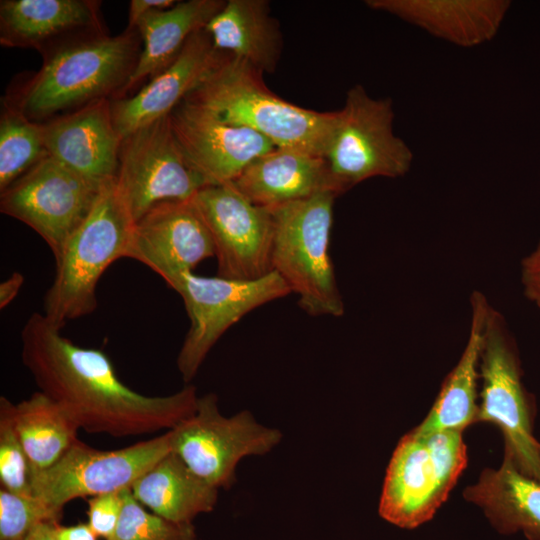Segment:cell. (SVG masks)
I'll return each mask as SVG.
<instances>
[{"mask_svg": "<svg viewBox=\"0 0 540 540\" xmlns=\"http://www.w3.org/2000/svg\"><path fill=\"white\" fill-rule=\"evenodd\" d=\"M21 360L39 391L62 406L80 429L113 437L171 430L196 409V388L146 396L126 386L109 357L74 344L40 312L21 330Z\"/></svg>", "mask_w": 540, "mask_h": 540, "instance_id": "6da1fadb", "label": "cell"}, {"mask_svg": "<svg viewBox=\"0 0 540 540\" xmlns=\"http://www.w3.org/2000/svg\"><path fill=\"white\" fill-rule=\"evenodd\" d=\"M140 41L135 29L116 36L87 34L58 43L42 53L40 69L6 100L41 123L120 95L139 59Z\"/></svg>", "mask_w": 540, "mask_h": 540, "instance_id": "7a4b0ae2", "label": "cell"}, {"mask_svg": "<svg viewBox=\"0 0 540 540\" xmlns=\"http://www.w3.org/2000/svg\"><path fill=\"white\" fill-rule=\"evenodd\" d=\"M262 76L244 61L225 54L184 100L228 124L259 133L275 147L324 157L337 111L318 112L292 104L269 90Z\"/></svg>", "mask_w": 540, "mask_h": 540, "instance_id": "3957f363", "label": "cell"}, {"mask_svg": "<svg viewBox=\"0 0 540 540\" xmlns=\"http://www.w3.org/2000/svg\"><path fill=\"white\" fill-rule=\"evenodd\" d=\"M135 223L115 179L106 183L55 261L56 274L43 300V315L52 324L62 329L96 309L97 284L113 262L126 258Z\"/></svg>", "mask_w": 540, "mask_h": 540, "instance_id": "277c9868", "label": "cell"}, {"mask_svg": "<svg viewBox=\"0 0 540 540\" xmlns=\"http://www.w3.org/2000/svg\"><path fill=\"white\" fill-rule=\"evenodd\" d=\"M337 196L322 192L269 208L273 218L272 271L298 296L311 316L341 317L344 302L329 256Z\"/></svg>", "mask_w": 540, "mask_h": 540, "instance_id": "5b68a950", "label": "cell"}, {"mask_svg": "<svg viewBox=\"0 0 540 540\" xmlns=\"http://www.w3.org/2000/svg\"><path fill=\"white\" fill-rule=\"evenodd\" d=\"M467 465L462 431H410L388 464L379 502L386 521L412 529L430 520Z\"/></svg>", "mask_w": 540, "mask_h": 540, "instance_id": "8992f818", "label": "cell"}, {"mask_svg": "<svg viewBox=\"0 0 540 540\" xmlns=\"http://www.w3.org/2000/svg\"><path fill=\"white\" fill-rule=\"evenodd\" d=\"M324 158L341 194L374 177L405 175L413 152L394 132L390 98H374L356 84L346 93Z\"/></svg>", "mask_w": 540, "mask_h": 540, "instance_id": "52a82bcc", "label": "cell"}, {"mask_svg": "<svg viewBox=\"0 0 540 540\" xmlns=\"http://www.w3.org/2000/svg\"><path fill=\"white\" fill-rule=\"evenodd\" d=\"M482 390L476 422H489L501 430L504 455L540 482V443L533 435L532 411L521 381L518 354L503 317L488 309L479 365Z\"/></svg>", "mask_w": 540, "mask_h": 540, "instance_id": "ba28073f", "label": "cell"}, {"mask_svg": "<svg viewBox=\"0 0 540 540\" xmlns=\"http://www.w3.org/2000/svg\"><path fill=\"white\" fill-rule=\"evenodd\" d=\"M168 431L171 451L218 489L235 483L242 458L264 455L282 438L279 430L259 424L249 411L223 416L214 393L199 397L195 412Z\"/></svg>", "mask_w": 540, "mask_h": 540, "instance_id": "9c48e42d", "label": "cell"}, {"mask_svg": "<svg viewBox=\"0 0 540 540\" xmlns=\"http://www.w3.org/2000/svg\"><path fill=\"white\" fill-rule=\"evenodd\" d=\"M174 290L182 297L190 327L177 357L184 382H190L219 338L255 308L291 293L274 271L255 280L182 275Z\"/></svg>", "mask_w": 540, "mask_h": 540, "instance_id": "30bf717a", "label": "cell"}, {"mask_svg": "<svg viewBox=\"0 0 540 540\" xmlns=\"http://www.w3.org/2000/svg\"><path fill=\"white\" fill-rule=\"evenodd\" d=\"M171 452L170 433L115 450H98L78 440L55 464L30 471L34 496L59 515L68 502L120 492Z\"/></svg>", "mask_w": 540, "mask_h": 540, "instance_id": "8fae6325", "label": "cell"}, {"mask_svg": "<svg viewBox=\"0 0 540 540\" xmlns=\"http://www.w3.org/2000/svg\"><path fill=\"white\" fill-rule=\"evenodd\" d=\"M115 184L135 222L156 205L189 200L207 186L188 165L169 115L122 139Z\"/></svg>", "mask_w": 540, "mask_h": 540, "instance_id": "7c38bea8", "label": "cell"}, {"mask_svg": "<svg viewBox=\"0 0 540 540\" xmlns=\"http://www.w3.org/2000/svg\"><path fill=\"white\" fill-rule=\"evenodd\" d=\"M101 189L48 155L1 191L0 211L38 233L56 261Z\"/></svg>", "mask_w": 540, "mask_h": 540, "instance_id": "4fadbf2b", "label": "cell"}, {"mask_svg": "<svg viewBox=\"0 0 540 540\" xmlns=\"http://www.w3.org/2000/svg\"><path fill=\"white\" fill-rule=\"evenodd\" d=\"M210 233L218 276L255 280L272 272L273 218L232 183L207 185L192 198Z\"/></svg>", "mask_w": 540, "mask_h": 540, "instance_id": "5bb4252c", "label": "cell"}, {"mask_svg": "<svg viewBox=\"0 0 540 540\" xmlns=\"http://www.w3.org/2000/svg\"><path fill=\"white\" fill-rule=\"evenodd\" d=\"M212 256L210 233L191 198L158 204L141 217L126 258L143 263L174 289L183 274Z\"/></svg>", "mask_w": 540, "mask_h": 540, "instance_id": "9a60e30c", "label": "cell"}, {"mask_svg": "<svg viewBox=\"0 0 540 540\" xmlns=\"http://www.w3.org/2000/svg\"><path fill=\"white\" fill-rule=\"evenodd\" d=\"M169 119L188 165L207 185L233 182L253 160L275 148L259 133L228 124L186 100Z\"/></svg>", "mask_w": 540, "mask_h": 540, "instance_id": "2e32d148", "label": "cell"}, {"mask_svg": "<svg viewBox=\"0 0 540 540\" xmlns=\"http://www.w3.org/2000/svg\"><path fill=\"white\" fill-rule=\"evenodd\" d=\"M41 123L53 159L98 187L116 178L122 138L114 125L111 99L90 102Z\"/></svg>", "mask_w": 540, "mask_h": 540, "instance_id": "e0dca14e", "label": "cell"}, {"mask_svg": "<svg viewBox=\"0 0 540 540\" xmlns=\"http://www.w3.org/2000/svg\"><path fill=\"white\" fill-rule=\"evenodd\" d=\"M225 54L205 29L195 32L176 59L131 97L111 100L112 117L123 139L138 128L168 116L216 68Z\"/></svg>", "mask_w": 540, "mask_h": 540, "instance_id": "ac0fdd59", "label": "cell"}, {"mask_svg": "<svg viewBox=\"0 0 540 540\" xmlns=\"http://www.w3.org/2000/svg\"><path fill=\"white\" fill-rule=\"evenodd\" d=\"M95 0H1L0 44L48 48L82 35L105 32Z\"/></svg>", "mask_w": 540, "mask_h": 540, "instance_id": "d6986e66", "label": "cell"}, {"mask_svg": "<svg viewBox=\"0 0 540 540\" xmlns=\"http://www.w3.org/2000/svg\"><path fill=\"white\" fill-rule=\"evenodd\" d=\"M255 205L272 208L322 192L341 195L324 157L275 147L253 160L231 182Z\"/></svg>", "mask_w": 540, "mask_h": 540, "instance_id": "ffe728a7", "label": "cell"}, {"mask_svg": "<svg viewBox=\"0 0 540 540\" xmlns=\"http://www.w3.org/2000/svg\"><path fill=\"white\" fill-rule=\"evenodd\" d=\"M365 4L466 48L492 40L511 6L507 0H367Z\"/></svg>", "mask_w": 540, "mask_h": 540, "instance_id": "44dd1931", "label": "cell"}, {"mask_svg": "<svg viewBox=\"0 0 540 540\" xmlns=\"http://www.w3.org/2000/svg\"><path fill=\"white\" fill-rule=\"evenodd\" d=\"M204 29L219 52L244 61L261 74L277 69L283 36L268 1H225Z\"/></svg>", "mask_w": 540, "mask_h": 540, "instance_id": "7402d4cb", "label": "cell"}, {"mask_svg": "<svg viewBox=\"0 0 540 540\" xmlns=\"http://www.w3.org/2000/svg\"><path fill=\"white\" fill-rule=\"evenodd\" d=\"M224 3L223 0L177 1L168 9L152 10L143 16L135 28L141 38L142 49L120 96L169 66L188 39L204 29Z\"/></svg>", "mask_w": 540, "mask_h": 540, "instance_id": "603a6c76", "label": "cell"}, {"mask_svg": "<svg viewBox=\"0 0 540 540\" xmlns=\"http://www.w3.org/2000/svg\"><path fill=\"white\" fill-rule=\"evenodd\" d=\"M463 496L481 507L500 532L522 531L529 540H540V482L510 457L504 455L498 469H485Z\"/></svg>", "mask_w": 540, "mask_h": 540, "instance_id": "cb8c5ba5", "label": "cell"}, {"mask_svg": "<svg viewBox=\"0 0 540 540\" xmlns=\"http://www.w3.org/2000/svg\"><path fill=\"white\" fill-rule=\"evenodd\" d=\"M485 296L474 292L471 298V324L467 344L425 419L413 429L419 434L446 430L462 431L476 423L478 412L477 381L480 376V354L487 312Z\"/></svg>", "mask_w": 540, "mask_h": 540, "instance_id": "d4e9b609", "label": "cell"}, {"mask_svg": "<svg viewBox=\"0 0 540 540\" xmlns=\"http://www.w3.org/2000/svg\"><path fill=\"white\" fill-rule=\"evenodd\" d=\"M134 498L153 513L175 523H192L211 512L218 488L195 474L174 452H169L142 474L130 488Z\"/></svg>", "mask_w": 540, "mask_h": 540, "instance_id": "484cf974", "label": "cell"}, {"mask_svg": "<svg viewBox=\"0 0 540 540\" xmlns=\"http://www.w3.org/2000/svg\"><path fill=\"white\" fill-rule=\"evenodd\" d=\"M13 424L30 471L55 464L79 439L76 422L60 404L41 391L13 406Z\"/></svg>", "mask_w": 540, "mask_h": 540, "instance_id": "4316f807", "label": "cell"}, {"mask_svg": "<svg viewBox=\"0 0 540 540\" xmlns=\"http://www.w3.org/2000/svg\"><path fill=\"white\" fill-rule=\"evenodd\" d=\"M47 156L42 123L5 100L0 116V191Z\"/></svg>", "mask_w": 540, "mask_h": 540, "instance_id": "83f0119b", "label": "cell"}, {"mask_svg": "<svg viewBox=\"0 0 540 540\" xmlns=\"http://www.w3.org/2000/svg\"><path fill=\"white\" fill-rule=\"evenodd\" d=\"M107 540H198L192 523L179 524L147 512L130 489L123 490V508Z\"/></svg>", "mask_w": 540, "mask_h": 540, "instance_id": "f1b7e54d", "label": "cell"}, {"mask_svg": "<svg viewBox=\"0 0 540 540\" xmlns=\"http://www.w3.org/2000/svg\"><path fill=\"white\" fill-rule=\"evenodd\" d=\"M14 404L0 397V481L1 488L24 496L33 495L30 464L13 424Z\"/></svg>", "mask_w": 540, "mask_h": 540, "instance_id": "f546056e", "label": "cell"}, {"mask_svg": "<svg viewBox=\"0 0 540 540\" xmlns=\"http://www.w3.org/2000/svg\"><path fill=\"white\" fill-rule=\"evenodd\" d=\"M60 515L34 495L0 489V540H23L39 523L57 522Z\"/></svg>", "mask_w": 540, "mask_h": 540, "instance_id": "4dcf8cb0", "label": "cell"}, {"mask_svg": "<svg viewBox=\"0 0 540 540\" xmlns=\"http://www.w3.org/2000/svg\"><path fill=\"white\" fill-rule=\"evenodd\" d=\"M123 508V490L92 497L88 501L87 524L97 537L106 540L114 533Z\"/></svg>", "mask_w": 540, "mask_h": 540, "instance_id": "1f68e13d", "label": "cell"}, {"mask_svg": "<svg viewBox=\"0 0 540 540\" xmlns=\"http://www.w3.org/2000/svg\"><path fill=\"white\" fill-rule=\"evenodd\" d=\"M522 283L526 296L540 308V244L522 262Z\"/></svg>", "mask_w": 540, "mask_h": 540, "instance_id": "d6a6232c", "label": "cell"}, {"mask_svg": "<svg viewBox=\"0 0 540 540\" xmlns=\"http://www.w3.org/2000/svg\"><path fill=\"white\" fill-rule=\"evenodd\" d=\"M174 0H132L129 4L128 26L126 30H135L138 21L152 10L168 9L175 5Z\"/></svg>", "mask_w": 540, "mask_h": 540, "instance_id": "836d02e7", "label": "cell"}, {"mask_svg": "<svg viewBox=\"0 0 540 540\" xmlns=\"http://www.w3.org/2000/svg\"><path fill=\"white\" fill-rule=\"evenodd\" d=\"M57 540H97V536L87 523H80L73 526L55 525Z\"/></svg>", "mask_w": 540, "mask_h": 540, "instance_id": "e575fe53", "label": "cell"}, {"mask_svg": "<svg viewBox=\"0 0 540 540\" xmlns=\"http://www.w3.org/2000/svg\"><path fill=\"white\" fill-rule=\"evenodd\" d=\"M24 282V277L19 272H14L0 284V308L9 305L18 295Z\"/></svg>", "mask_w": 540, "mask_h": 540, "instance_id": "d590c367", "label": "cell"}, {"mask_svg": "<svg viewBox=\"0 0 540 540\" xmlns=\"http://www.w3.org/2000/svg\"><path fill=\"white\" fill-rule=\"evenodd\" d=\"M57 522L45 521L36 525L23 540H57L55 525Z\"/></svg>", "mask_w": 540, "mask_h": 540, "instance_id": "8d00e7d4", "label": "cell"}]
</instances>
